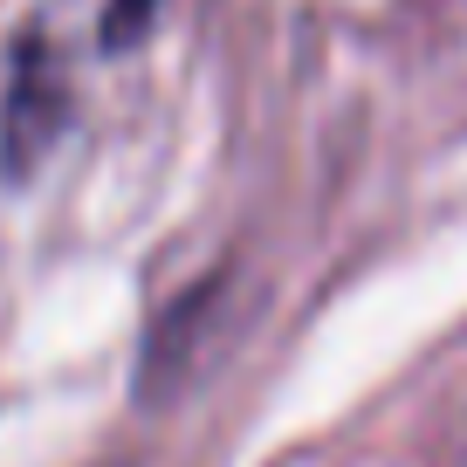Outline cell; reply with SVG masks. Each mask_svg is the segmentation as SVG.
<instances>
[{"mask_svg":"<svg viewBox=\"0 0 467 467\" xmlns=\"http://www.w3.org/2000/svg\"><path fill=\"white\" fill-rule=\"evenodd\" d=\"M62 124H69V76L42 35H21L7 62V97H0V172L28 179L62 138Z\"/></svg>","mask_w":467,"mask_h":467,"instance_id":"6da1fadb","label":"cell"},{"mask_svg":"<svg viewBox=\"0 0 467 467\" xmlns=\"http://www.w3.org/2000/svg\"><path fill=\"white\" fill-rule=\"evenodd\" d=\"M151 7H159V0H103V42H110V48L138 42L145 21H151Z\"/></svg>","mask_w":467,"mask_h":467,"instance_id":"7a4b0ae2","label":"cell"}]
</instances>
